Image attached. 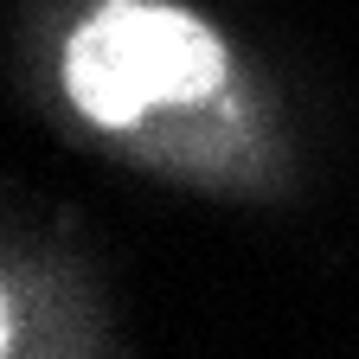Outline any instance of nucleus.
<instances>
[{
	"label": "nucleus",
	"instance_id": "obj_1",
	"mask_svg": "<svg viewBox=\"0 0 359 359\" xmlns=\"http://www.w3.org/2000/svg\"><path fill=\"white\" fill-rule=\"evenodd\" d=\"M218 83L224 45L212 39V26L161 0H109L65 45V90L103 128H128L173 103H199Z\"/></svg>",
	"mask_w": 359,
	"mask_h": 359
}]
</instances>
